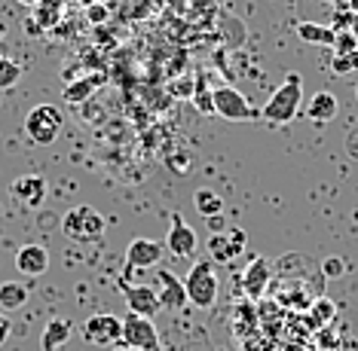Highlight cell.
<instances>
[{
  "mask_svg": "<svg viewBox=\"0 0 358 351\" xmlns=\"http://www.w3.org/2000/svg\"><path fill=\"white\" fill-rule=\"evenodd\" d=\"M74 336V324L68 318H52L43 327V336H40V348L43 351H62L64 342Z\"/></svg>",
  "mask_w": 358,
  "mask_h": 351,
  "instance_id": "16",
  "label": "cell"
},
{
  "mask_svg": "<svg viewBox=\"0 0 358 351\" xmlns=\"http://www.w3.org/2000/svg\"><path fill=\"white\" fill-rule=\"evenodd\" d=\"M153 290H157V299L166 312H178V308L187 306L184 278H178L169 269H157V284H153Z\"/></svg>",
  "mask_w": 358,
  "mask_h": 351,
  "instance_id": "10",
  "label": "cell"
},
{
  "mask_svg": "<svg viewBox=\"0 0 358 351\" xmlns=\"http://www.w3.org/2000/svg\"><path fill=\"white\" fill-rule=\"evenodd\" d=\"M10 330H13L10 318H6L3 312H0V345H3V342H6V339H10Z\"/></svg>",
  "mask_w": 358,
  "mask_h": 351,
  "instance_id": "31",
  "label": "cell"
},
{
  "mask_svg": "<svg viewBox=\"0 0 358 351\" xmlns=\"http://www.w3.org/2000/svg\"><path fill=\"white\" fill-rule=\"evenodd\" d=\"M193 104H196V113H202V117H215V89H208L206 80H196Z\"/></svg>",
  "mask_w": 358,
  "mask_h": 351,
  "instance_id": "22",
  "label": "cell"
},
{
  "mask_svg": "<svg viewBox=\"0 0 358 351\" xmlns=\"http://www.w3.org/2000/svg\"><path fill=\"white\" fill-rule=\"evenodd\" d=\"M346 6H349V10H352L355 15H358V0H346Z\"/></svg>",
  "mask_w": 358,
  "mask_h": 351,
  "instance_id": "34",
  "label": "cell"
},
{
  "mask_svg": "<svg viewBox=\"0 0 358 351\" xmlns=\"http://www.w3.org/2000/svg\"><path fill=\"white\" fill-rule=\"evenodd\" d=\"M120 293H123L126 306H129V315H138V318H157L162 312L159 299H157V290L150 287V284H129V278L123 275V278L117 281Z\"/></svg>",
  "mask_w": 358,
  "mask_h": 351,
  "instance_id": "7",
  "label": "cell"
},
{
  "mask_svg": "<svg viewBox=\"0 0 358 351\" xmlns=\"http://www.w3.org/2000/svg\"><path fill=\"white\" fill-rule=\"evenodd\" d=\"M331 70L337 77H346V73H355L358 70V52H349V55H334L331 59Z\"/></svg>",
  "mask_w": 358,
  "mask_h": 351,
  "instance_id": "25",
  "label": "cell"
},
{
  "mask_svg": "<svg viewBox=\"0 0 358 351\" xmlns=\"http://www.w3.org/2000/svg\"><path fill=\"white\" fill-rule=\"evenodd\" d=\"M10 195L19 202V208L34 211L46 202V181L40 174H22L10 184Z\"/></svg>",
  "mask_w": 358,
  "mask_h": 351,
  "instance_id": "11",
  "label": "cell"
},
{
  "mask_svg": "<svg viewBox=\"0 0 358 351\" xmlns=\"http://www.w3.org/2000/svg\"><path fill=\"white\" fill-rule=\"evenodd\" d=\"M64 128V113L55 104H34L25 117V135L40 147H50L59 141Z\"/></svg>",
  "mask_w": 358,
  "mask_h": 351,
  "instance_id": "3",
  "label": "cell"
},
{
  "mask_svg": "<svg viewBox=\"0 0 358 351\" xmlns=\"http://www.w3.org/2000/svg\"><path fill=\"white\" fill-rule=\"evenodd\" d=\"M352 37H355V46H358V19H355V24H352Z\"/></svg>",
  "mask_w": 358,
  "mask_h": 351,
  "instance_id": "37",
  "label": "cell"
},
{
  "mask_svg": "<svg viewBox=\"0 0 358 351\" xmlns=\"http://www.w3.org/2000/svg\"><path fill=\"white\" fill-rule=\"evenodd\" d=\"M297 37L303 43H313V46H334V31L328 24H319V22H300L297 24Z\"/></svg>",
  "mask_w": 358,
  "mask_h": 351,
  "instance_id": "20",
  "label": "cell"
},
{
  "mask_svg": "<svg viewBox=\"0 0 358 351\" xmlns=\"http://www.w3.org/2000/svg\"><path fill=\"white\" fill-rule=\"evenodd\" d=\"M166 257V244L157 239H135L126 248V269H153Z\"/></svg>",
  "mask_w": 358,
  "mask_h": 351,
  "instance_id": "12",
  "label": "cell"
},
{
  "mask_svg": "<svg viewBox=\"0 0 358 351\" xmlns=\"http://www.w3.org/2000/svg\"><path fill=\"white\" fill-rule=\"evenodd\" d=\"M337 110H340V104H337V98H334V92H315L313 98H309L303 113L313 122H331L334 117H337Z\"/></svg>",
  "mask_w": 358,
  "mask_h": 351,
  "instance_id": "18",
  "label": "cell"
},
{
  "mask_svg": "<svg viewBox=\"0 0 358 351\" xmlns=\"http://www.w3.org/2000/svg\"><path fill=\"white\" fill-rule=\"evenodd\" d=\"M62 232L68 235L71 241L92 244L104 235V217L92 205H77L62 217Z\"/></svg>",
  "mask_w": 358,
  "mask_h": 351,
  "instance_id": "4",
  "label": "cell"
},
{
  "mask_svg": "<svg viewBox=\"0 0 358 351\" xmlns=\"http://www.w3.org/2000/svg\"><path fill=\"white\" fill-rule=\"evenodd\" d=\"M83 339L89 345H101V348L120 345V342H123V318H117L110 312L92 315L83 324Z\"/></svg>",
  "mask_w": 358,
  "mask_h": 351,
  "instance_id": "6",
  "label": "cell"
},
{
  "mask_svg": "<svg viewBox=\"0 0 358 351\" xmlns=\"http://www.w3.org/2000/svg\"><path fill=\"white\" fill-rule=\"evenodd\" d=\"M322 3H334V6H340V3H343V0H322Z\"/></svg>",
  "mask_w": 358,
  "mask_h": 351,
  "instance_id": "39",
  "label": "cell"
},
{
  "mask_svg": "<svg viewBox=\"0 0 358 351\" xmlns=\"http://www.w3.org/2000/svg\"><path fill=\"white\" fill-rule=\"evenodd\" d=\"M15 269H19L25 278H37L50 269V251L43 244H22L15 251Z\"/></svg>",
  "mask_w": 358,
  "mask_h": 351,
  "instance_id": "14",
  "label": "cell"
},
{
  "mask_svg": "<svg viewBox=\"0 0 358 351\" xmlns=\"http://www.w3.org/2000/svg\"><path fill=\"white\" fill-rule=\"evenodd\" d=\"M123 345L135 348V351H162V348H159L157 324H153L150 318L126 315V318H123Z\"/></svg>",
  "mask_w": 358,
  "mask_h": 351,
  "instance_id": "8",
  "label": "cell"
},
{
  "mask_svg": "<svg viewBox=\"0 0 358 351\" xmlns=\"http://www.w3.org/2000/svg\"><path fill=\"white\" fill-rule=\"evenodd\" d=\"M343 272H346V260L343 257H324V263H322L324 278H340Z\"/></svg>",
  "mask_w": 358,
  "mask_h": 351,
  "instance_id": "27",
  "label": "cell"
},
{
  "mask_svg": "<svg viewBox=\"0 0 358 351\" xmlns=\"http://www.w3.org/2000/svg\"><path fill=\"white\" fill-rule=\"evenodd\" d=\"M208 226L215 230V235H221V230H224V214H221V217H211V220H208Z\"/></svg>",
  "mask_w": 358,
  "mask_h": 351,
  "instance_id": "32",
  "label": "cell"
},
{
  "mask_svg": "<svg viewBox=\"0 0 358 351\" xmlns=\"http://www.w3.org/2000/svg\"><path fill=\"white\" fill-rule=\"evenodd\" d=\"M355 98H358V86H355Z\"/></svg>",
  "mask_w": 358,
  "mask_h": 351,
  "instance_id": "40",
  "label": "cell"
},
{
  "mask_svg": "<svg viewBox=\"0 0 358 351\" xmlns=\"http://www.w3.org/2000/svg\"><path fill=\"white\" fill-rule=\"evenodd\" d=\"M3 37H6V24L0 22V40H3Z\"/></svg>",
  "mask_w": 358,
  "mask_h": 351,
  "instance_id": "38",
  "label": "cell"
},
{
  "mask_svg": "<svg viewBox=\"0 0 358 351\" xmlns=\"http://www.w3.org/2000/svg\"><path fill=\"white\" fill-rule=\"evenodd\" d=\"M358 15L349 10L346 3H340V6H334V15H331V22H328V28L334 31V34H343V31H352V24H355Z\"/></svg>",
  "mask_w": 358,
  "mask_h": 351,
  "instance_id": "24",
  "label": "cell"
},
{
  "mask_svg": "<svg viewBox=\"0 0 358 351\" xmlns=\"http://www.w3.org/2000/svg\"><path fill=\"white\" fill-rule=\"evenodd\" d=\"M300 104H303V80H300V73H288L282 86L270 95V101L264 104L260 117L273 126H285L300 113Z\"/></svg>",
  "mask_w": 358,
  "mask_h": 351,
  "instance_id": "1",
  "label": "cell"
},
{
  "mask_svg": "<svg viewBox=\"0 0 358 351\" xmlns=\"http://www.w3.org/2000/svg\"><path fill=\"white\" fill-rule=\"evenodd\" d=\"M215 117L230 119V122H248V119H257L260 110L251 107V101L239 92V89L215 86Z\"/></svg>",
  "mask_w": 358,
  "mask_h": 351,
  "instance_id": "5",
  "label": "cell"
},
{
  "mask_svg": "<svg viewBox=\"0 0 358 351\" xmlns=\"http://www.w3.org/2000/svg\"><path fill=\"white\" fill-rule=\"evenodd\" d=\"M273 281V266L266 257H251V263L245 266V272H242V290L248 293L251 299H260L266 293Z\"/></svg>",
  "mask_w": 358,
  "mask_h": 351,
  "instance_id": "13",
  "label": "cell"
},
{
  "mask_svg": "<svg viewBox=\"0 0 358 351\" xmlns=\"http://www.w3.org/2000/svg\"><path fill=\"white\" fill-rule=\"evenodd\" d=\"M28 306V287L19 281H3L0 284V312H19Z\"/></svg>",
  "mask_w": 358,
  "mask_h": 351,
  "instance_id": "19",
  "label": "cell"
},
{
  "mask_svg": "<svg viewBox=\"0 0 358 351\" xmlns=\"http://www.w3.org/2000/svg\"><path fill=\"white\" fill-rule=\"evenodd\" d=\"M193 208H196L206 220H211V217H221V214H224V199H221V195H217L215 190L202 186V190L193 193Z\"/></svg>",
  "mask_w": 358,
  "mask_h": 351,
  "instance_id": "21",
  "label": "cell"
},
{
  "mask_svg": "<svg viewBox=\"0 0 358 351\" xmlns=\"http://www.w3.org/2000/svg\"><path fill=\"white\" fill-rule=\"evenodd\" d=\"M166 251H172V257H193L199 251V239H196V230L193 226H187V220L181 214H172L169 220V232H166Z\"/></svg>",
  "mask_w": 358,
  "mask_h": 351,
  "instance_id": "9",
  "label": "cell"
},
{
  "mask_svg": "<svg viewBox=\"0 0 358 351\" xmlns=\"http://www.w3.org/2000/svg\"><path fill=\"white\" fill-rule=\"evenodd\" d=\"M89 19H92V22H101V19H104V10H101V6H95V10L89 13Z\"/></svg>",
  "mask_w": 358,
  "mask_h": 351,
  "instance_id": "33",
  "label": "cell"
},
{
  "mask_svg": "<svg viewBox=\"0 0 358 351\" xmlns=\"http://www.w3.org/2000/svg\"><path fill=\"white\" fill-rule=\"evenodd\" d=\"M245 230H230V232H221V235H211L208 241V251L217 263H230L233 257H239L245 251Z\"/></svg>",
  "mask_w": 358,
  "mask_h": 351,
  "instance_id": "15",
  "label": "cell"
},
{
  "mask_svg": "<svg viewBox=\"0 0 358 351\" xmlns=\"http://www.w3.org/2000/svg\"><path fill=\"white\" fill-rule=\"evenodd\" d=\"M113 351H135V348H129V345H123V342H120V345H113Z\"/></svg>",
  "mask_w": 358,
  "mask_h": 351,
  "instance_id": "36",
  "label": "cell"
},
{
  "mask_svg": "<svg viewBox=\"0 0 358 351\" xmlns=\"http://www.w3.org/2000/svg\"><path fill=\"white\" fill-rule=\"evenodd\" d=\"M334 55H349V52H358V46H355V37H352V31H343V34H337L334 37Z\"/></svg>",
  "mask_w": 358,
  "mask_h": 351,
  "instance_id": "26",
  "label": "cell"
},
{
  "mask_svg": "<svg viewBox=\"0 0 358 351\" xmlns=\"http://www.w3.org/2000/svg\"><path fill=\"white\" fill-rule=\"evenodd\" d=\"M313 315L319 318V324L322 321H331L334 318V303L328 297H315V303H313Z\"/></svg>",
  "mask_w": 358,
  "mask_h": 351,
  "instance_id": "29",
  "label": "cell"
},
{
  "mask_svg": "<svg viewBox=\"0 0 358 351\" xmlns=\"http://www.w3.org/2000/svg\"><path fill=\"white\" fill-rule=\"evenodd\" d=\"M184 290H187V303L190 306L202 308V312L211 308L217 303V293H221V281H217V275H215V266H211L208 260L193 263L184 278Z\"/></svg>",
  "mask_w": 358,
  "mask_h": 351,
  "instance_id": "2",
  "label": "cell"
},
{
  "mask_svg": "<svg viewBox=\"0 0 358 351\" xmlns=\"http://www.w3.org/2000/svg\"><path fill=\"white\" fill-rule=\"evenodd\" d=\"M196 80L193 77H178V80H172V95H178V98H193V92H196Z\"/></svg>",
  "mask_w": 358,
  "mask_h": 351,
  "instance_id": "28",
  "label": "cell"
},
{
  "mask_svg": "<svg viewBox=\"0 0 358 351\" xmlns=\"http://www.w3.org/2000/svg\"><path fill=\"white\" fill-rule=\"evenodd\" d=\"M22 6H40V0H19Z\"/></svg>",
  "mask_w": 358,
  "mask_h": 351,
  "instance_id": "35",
  "label": "cell"
},
{
  "mask_svg": "<svg viewBox=\"0 0 358 351\" xmlns=\"http://www.w3.org/2000/svg\"><path fill=\"white\" fill-rule=\"evenodd\" d=\"M22 80V64L10 59V55H0V89H13Z\"/></svg>",
  "mask_w": 358,
  "mask_h": 351,
  "instance_id": "23",
  "label": "cell"
},
{
  "mask_svg": "<svg viewBox=\"0 0 358 351\" xmlns=\"http://www.w3.org/2000/svg\"><path fill=\"white\" fill-rule=\"evenodd\" d=\"M37 19H40V24H43V28H50V24L59 22V6H55V3L37 6Z\"/></svg>",
  "mask_w": 358,
  "mask_h": 351,
  "instance_id": "30",
  "label": "cell"
},
{
  "mask_svg": "<svg viewBox=\"0 0 358 351\" xmlns=\"http://www.w3.org/2000/svg\"><path fill=\"white\" fill-rule=\"evenodd\" d=\"M101 83H104V73H86V77H80V80H74V83L64 86L62 89V98L68 104H83L89 95L99 92Z\"/></svg>",
  "mask_w": 358,
  "mask_h": 351,
  "instance_id": "17",
  "label": "cell"
}]
</instances>
